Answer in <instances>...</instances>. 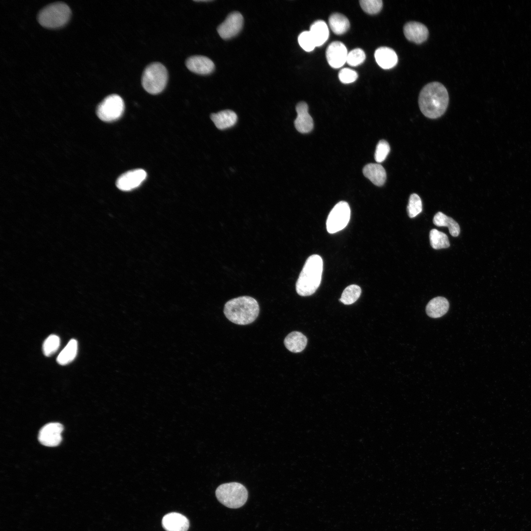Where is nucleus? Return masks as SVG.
Listing matches in <instances>:
<instances>
[{"label":"nucleus","mask_w":531,"mask_h":531,"mask_svg":"<svg viewBox=\"0 0 531 531\" xmlns=\"http://www.w3.org/2000/svg\"><path fill=\"white\" fill-rule=\"evenodd\" d=\"M449 101L446 88L439 82L427 84L421 89L418 104L422 114L430 118H437L445 112Z\"/></svg>","instance_id":"nucleus-1"},{"label":"nucleus","mask_w":531,"mask_h":531,"mask_svg":"<svg viewBox=\"0 0 531 531\" xmlns=\"http://www.w3.org/2000/svg\"><path fill=\"white\" fill-rule=\"evenodd\" d=\"M259 313L257 300L249 296H241L230 299L224 306V313L232 323L246 325L253 322Z\"/></svg>","instance_id":"nucleus-2"},{"label":"nucleus","mask_w":531,"mask_h":531,"mask_svg":"<svg viewBox=\"0 0 531 531\" xmlns=\"http://www.w3.org/2000/svg\"><path fill=\"white\" fill-rule=\"evenodd\" d=\"M323 270V261L318 255H312L306 260L295 284L297 293L301 296L313 294L319 287Z\"/></svg>","instance_id":"nucleus-3"},{"label":"nucleus","mask_w":531,"mask_h":531,"mask_svg":"<svg viewBox=\"0 0 531 531\" xmlns=\"http://www.w3.org/2000/svg\"><path fill=\"white\" fill-rule=\"evenodd\" d=\"M71 10L64 3L58 2L50 4L39 12L37 20L43 27L55 29L62 27L70 19Z\"/></svg>","instance_id":"nucleus-4"},{"label":"nucleus","mask_w":531,"mask_h":531,"mask_svg":"<svg viewBox=\"0 0 531 531\" xmlns=\"http://www.w3.org/2000/svg\"><path fill=\"white\" fill-rule=\"evenodd\" d=\"M215 494L221 503L231 508H237L243 506L248 498L247 489L238 482L222 484L216 489Z\"/></svg>","instance_id":"nucleus-5"},{"label":"nucleus","mask_w":531,"mask_h":531,"mask_svg":"<svg viewBox=\"0 0 531 531\" xmlns=\"http://www.w3.org/2000/svg\"><path fill=\"white\" fill-rule=\"evenodd\" d=\"M168 78L166 68L161 63L153 62L145 69L142 77V85L148 92L156 94L165 88Z\"/></svg>","instance_id":"nucleus-6"},{"label":"nucleus","mask_w":531,"mask_h":531,"mask_svg":"<svg viewBox=\"0 0 531 531\" xmlns=\"http://www.w3.org/2000/svg\"><path fill=\"white\" fill-rule=\"evenodd\" d=\"M124 110V103L122 98L113 94L105 97L98 105L96 114L102 120L111 122L119 118Z\"/></svg>","instance_id":"nucleus-7"},{"label":"nucleus","mask_w":531,"mask_h":531,"mask_svg":"<svg viewBox=\"0 0 531 531\" xmlns=\"http://www.w3.org/2000/svg\"><path fill=\"white\" fill-rule=\"evenodd\" d=\"M351 216V209L347 202L340 201L329 212L326 222V229L330 234L338 232L348 225Z\"/></svg>","instance_id":"nucleus-8"},{"label":"nucleus","mask_w":531,"mask_h":531,"mask_svg":"<svg viewBox=\"0 0 531 531\" xmlns=\"http://www.w3.org/2000/svg\"><path fill=\"white\" fill-rule=\"evenodd\" d=\"M243 18L237 11L231 13L225 21L217 29L220 36L224 39L231 38L236 35L242 28Z\"/></svg>","instance_id":"nucleus-9"},{"label":"nucleus","mask_w":531,"mask_h":531,"mask_svg":"<svg viewBox=\"0 0 531 531\" xmlns=\"http://www.w3.org/2000/svg\"><path fill=\"white\" fill-rule=\"evenodd\" d=\"M62 425L58 422L49 423L44 425L39 431L38 440L43 445L54 447L58 445L62 440Z\"/></svg>","instance_id":"nucleus-10"},{"label":"nucleus","mask_w":531,"mask_h":531,"mask_svg":"<svg viewBox=\"0 0 531 531\" xmlns=\"http://www.w3.org/2000/svg\"><path fill=\"white\" fill-rule=\"evenodd\" d=\"M147 176L141 169L127 171L120 176L116 181V186L122 191H130L139 187Z\"/></svg>","instance_id":"nucleus-11"},{"label":"nucleus","mask_w":531,"mask_h":531,"mask_svg":"<svg viewBox=\"0 0 531 531\" xmlns=\"http://www.w3.org/2000/svg\"><path fill=\"white\" fill-rule=\"evenodd\" d=\"M348 53L347 48L342 42H332L326 50L327 61L332 68H340L346 62Z\"/></svg>","instance_id":"nucleus-12"},{"label":"nucleus","mask_w":531,"mask_h":531,"mask_svg":"<svg viewBox=\"0 0 531 531\" xmlns=\"http://www.w3.org/2000/svg\"><path fill=\"white\" fill-rule=\"evenodd\" d=\"M297 117L295 120L296 129L301 133L310 132L313 128V120L308 113V106L305 102H300L296 106Z\"/></svg>","instance_id":"nucleus-13"},{"label":"nucleus","mask_w":531,"mask_h":531,"mask_svg":"<svg viewBox=\"0 0 531 531\" xmlns=\"http://www.w3.org/2000/svg\"><path fill=\"white\" fill-rule=\"evenodd\" d=\"M187 68L195 73L206 75L212 73L215 68L213 61L203 56H194L188 58L185 62Z\"/></svg>","instance_id":"nucleus-14"},{"label":"nucleus","mask_w":531,"mask_h":531,"mask_svg":"<svg viewBox=\"0 0 531 531\" xmlns=\"http://www.w3.org/2000/svg\"><path fill=\"white\" fill-rule=\"evenodd\" d=\"M406 38L409 41L417 44L424 42L428 36V30L422 23L410 22L406 24L403 28Z\"/></svg>","instance_id":"nucleus-15"},{"label":"nucleus","mask_w":531,"mask_h":531,"mask_svg":"<svg viewBox=\"0 0 531 531\" xmlns=\"http://www.w3.org/2000/svg\"><path fill=\"white\" fill-rule=\"evenodd\" d=\"M162 525L166 531H187L189 527V522L184 515L177 512H171L163 517Z\"/></svg>","instance_id":"nucleus-16"},{"label":"nucleus","mask_w":531,"mask_h":531,"mask_svg":"<svg viewBox=\"0 0 531 531\" xmlns=\"http://www.w3.org/2000/svg\"><path fill=\"white\" fill-rule=\"evenodd\" d=\"M374 56L377 64L384 69L393 67L398 61V57L395 52L387 47L378 48L375 52Z\"/></svg>","instance_id":"nucleus-17"},{"label":"nucleus","mask_w":531,"mask_h":531,"mask_svg":"<svg viewBox=\"0 0 531 531\" xmlns=\"http://www.w3.org/2000/svg\"><path fill=\"white\" fill-rule=\"evenodd\" d=\"M364 176L375 185L381 186L384 184L386 178L384 168L379 164H367L363 169Z\"/></svg>","instance_id":"nucleus-18"},{"label":"nucleus","mask_w":531,"mask_h":531,"mask_svg":"<svg viewBox=\"0 0 531 531\" xmlns=\"http://www.w3.org/2000/svg\"><path fill=\"white\" fill-rule=\"evenodd\" d=\"M210 118L216 127L219 129H225L234 126L237 119L236 114L230 110L212 114Z\"/></svg>","instance_id":"nucleus-19"},{"label":"nucleus","mask_w":531,"mask_h":531,"mask_svg":"<svg viewBox=\"0 0 531 531\" xmlns=\"http://www.w3.org/2000/svg\"><path fill=\"white\" fill-rule=\"evenodd\" d=\"M449 306V302L447 299L442 296L436 297L428 303L426 307V312L430 317L438 318L447 313Z\"/></svg>","instance_id":"nucleus-20"},{"label":"nucleus","mask_w":531,"mask_h":531,"mask_svg":"<svg viewBox=\"0 0 531 531\" xmlns=\"http://www.w3.org/2000/svg\"><path fill=\"white\" fill-rule=\"evenodd\" d=\"M316 47H319L327 40L329 30L326 23L323 20H317L310 26L309 30Z\"/></svg>","instance_id":"nucleus-21"},{"label":"nucleus","mask_w":531,"mask_h":531,"mask_svg":"<svg viewBox=\"0 0 531 531\" xmlns=\"http://www.w3.org/2000/svg\"><path fill=\"white\" fill-rule=\"evenodd\" d=\"M284 343L288 350L297 353L301 352L305 349L307 343V339L302 333L293 331L285 337Z\"/></svg>","instance_id":"nucleus-22"},{"label":"nucleus","mask_w":531,"mask_h":531,"mask_svg":"<svg viewBox=\"0 0 531 531\" xmlns=\"http://www.w3.org/2000/svg\"><path fill=\"white\" fill-rule=\"evenodd\" d=\"M328 24L332 31L337 35L346 33L350 28L348 19L339 13L332 14L328 18Z\"/></svg>","instance_id":"nucleus-23"},{"label":"nucleus","mask_w":531,"mask_h":531,"mask_svg":"<svg viewBox=\"0 0 531 531\" xmlns=\"http://www.w3.org/2000/svg\"><path fill=\"white\" fill-rule=\"evenodd\" d=\"M433 222L437 226L447 227L450 234L453 236H457L460 234V229L458 223L442 212H438L435 215Z\"/></svg>","instance_id":"nucleus-24"},{"label":"nucleus","mask_w":531,"mask_h":531,"mask_svg":"<svg viewBox=\"0 0 531 531\" xmlns=\"http://www.w3.org/2000/svg\"><path fill=\"white\" fill-rule=\"evenodd\" d=\"M77 349V341L74 339L70 340L58 355L57 358L58 363L65 365L72 362L76 356Z\"/></svg>","instance_id":"nucleus-25"},{"label":"nucleus","mask_w":531,"mask_h":531,"mask_svg":"<svg viewBox=\"0 0 531 531\" xmlns=\"http://www.w3.org/2000/svg\"><path fill=\"white\" fill-rule=\"evenodd\" d=\"M430 244L435 249L446 248L450 244L447 235L437 229L431 230L429 234Z\"/></svg>","instance_id":"nucleus-26"},{"label":"nucleus","mask_w":531,"mask_h":531,"mask_svg":"<svg viewBox=\"0 0 531 531\" xmlns=\"http://www.w3.org/2000/svg\"><path fill=\"white\" fill-rule=\"evenodd\" d=\"M361 293V290L358 286L351 285L343 291L339 301L346 305L352 304L358 299Z\"/></svg>","instance_id":"nucleus-27"},{"label":"nucleus","mask_w":531,"mask_h":531,"mask_svg":"<svg viewBox=\"0 0 531 531\" xmlns=\"http://www.w3.org/2000/svg\"><path fill=\"white\" fill-rule=\"evenodd\" d=\"M60 345V339L56 335L52 334L48 336L43 344V352L46 356H50L58 350Z\"/></svg>","instance_id":"nucleus-28"},{"label":"nucleus","mask_w":531,"mask_h":531,"mask_svg":"<svg viewBox=\"0 0 531 531\" xmlns=\"http://www.w3.org/2000/svg\"><path fill=\"white\" fill-rule=\"evenodd\" d=\"M422 210V205L419 196L413 193L410 196L407 206V212L410 218H413L419 214Z\"/></svg>","instance_id":"nucleus-29"},{"label":"nucleus","mask_w":531,"mask_h":531,"mask_svg":"<svg viewBox=\"0 0 531 531\" xmlns=\"http://www.w3.org/2000/svg\"><path fill=\"white\" fill-rule=\"evenodd\" d=\"M366 55L360 48H355L348 53L346 62L350 66H356L365 60Z\"/></svg>","instance_id":"nucleus-30"},{"label":"nucleus","mask_w":531,"mask_h":531,"mask_svg":"<svg viewBox=\"0 0 531 531\" xmlns=\"http://www.w3.org/2000/svg\"><path fill=\"white\" fill-rule=\"evenodd\" d=\"M359 4L363 10L370 14L378 13L383 7L381 0H360Z\"/></svg>","instance_id":"nucleus-31"},{"label":"nucleus","mask_w":531,"mask_h":531,"mask_svg":"<svg viewBox=\"0 0 531 531\" xmlns=\"http://www.w3.org/2000/svg\"><path fill=\"white\" fill-rule=\"evenodd\" d=\"M298 42L306 52H311L316 47L309 30L304 31L298 35Z\"/></svg>","instance_id":"nucleus-32"},{"label":"nucleus","mask_w":531,"mask_h":531,"mask_svg":"<svg viewBox=\"0 0 531 531\" xmlns=\"http://www.w3.org/2000/svg\"><path fill=\"white\" fill-rule=\"evenodd\" d=\"M390 151L388 143L384 140H380L377 145L375 152V159L378 163L383 162Z\"/></svg>","instance_id":"nucleus-33"},{"label":"nucleus","mask_w":531,"mask_h":531,"mask_svg":"<svg viewBox=\"0 0 531 531\" xmlns=\"http://www.w3.org/2000/svg\"><path fill=\"white\" fill-rule=\"evenodd\" d=\"M339 80L344 84H350L354 82L358 77L357 72L349 68H344L339 72Z\"/></svg>","instance_id":"nucleus-34"},{"label":"nucleus","mask_w":531,"mask_h":531,"mask_svg":"<svg viewBox=\"0 0 531 531\" xmlns=\"http://www.w3.org/2000/svg\"><path fill=\"white\" fill-rule=\"evenodd\" d=\"M211 1V0H195V1H198V2H199V1H200V2H201V1H203V2H205V1H206V2H207V1Z\"/></svg>","instance_id":"nucleus-35"}]
</instances>
